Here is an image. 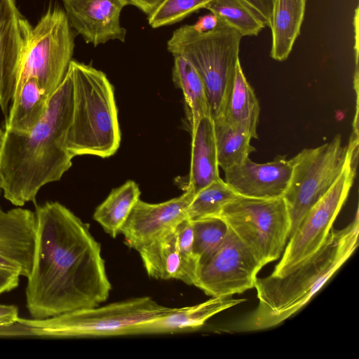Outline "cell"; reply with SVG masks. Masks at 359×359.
<instances>
[{"label": "cell", "instance_id": "obj_35", "mask_svg": "<svg viewBox=\"0 0 359 359\" xmlns=\"http://www.w3.org/2000/svg\"><path fill=\"white\" fill-rule=\"evenodd\" d=\"M353 27L355 33V64L358 67V7L355 8L354 18H353Z\"/></svg>", "mask_w": 359, "mask_h": 359}, {"label": "cell", "instance_id": "obj_9", "mask_svg": "<svg viewBox=\"0 0 359 359\" xmlns=\"http://www.w3.org/2000/svg\"><path fill=\"white\" fill-rule=\"evenodd\" d=\"M74 38L64 9L50 6L33 27L13 100L25 81L32 77L37 79L50 100L62 83L72 60Z\"/></svg>", "mask_w": 359, "mask_h": 359}, {"label": "cell", "instance_id": "obj_28", "mask_svg": "<svg viewBox=\"0 0 359 359\" xmlns=\"http://www.w3.org/2000/svg\"><path fill=\"white\" fill-rule=\"evenodd\" d=\"M194 229V253L199 265L208 259L222 244L229 227L219 217L191 219Z\"/></svg>", "mask_w": 359, "mask_h": 359}, {"label": "cell", "instance_id": "obj_8", "mask_svg": "<svg viewBox=\"0 0 359 359\" xmlns=\"http://www.w3.org/2000/svg\"><path fill=\"white\" fill-rule=\"evenodd\" d=\"M217 217L262 266L280 257L290 235V218L283 197L264 199L237 195Z\"/></svg>", "mask_w": 359, "mask_h": 359}, {"label": "cell", "instance_id": "obj_14", "mask_svg": "<svg viewBox=\"0 0 359 359\" xmlns=\"http://www.w3.org/2000/svg\"><path fill=\"white\" fill-rule=\"evenodd\" d=\"M69 23L88 43L94 46L110 40L124 42L126 30L121 25L126 0H62Z\"/></svg>", "mask_w": 359, "mask_h": 359}, {"label": "cell", "instance_id": "obj_21", "mask_svg": "<svg viewBox=\"0 0 359 359\" xmlns=\"http://www.w3.org/2000/svg\"><path fill=\"white\" fill-rule=\"evenodd\" d=\"M50 100L36 78L27 79L13 100L4 130L26 133L44 116Z\"/></svg>", "mask_w": 359, "mask_h": 359}, {"label": "cell", "instance_id": "obj_31", "mask_svg": "<svg viewBox=\"0 0 359 359\" xmlns=\"http://www.w3.org/2000/svg\"><path fill=\"white\" fill-rule=\"evenodd\" d=\"M20 276L11 271L0 268V295L16 288Z\"/></svg>", "mask_w": 359, "mask_h": 359}, {"label": "cell", "instance_id": "obj_5", "mask_svg": "<svg viewBox=\"0 0 359 359\" xmlns=\"http://www.w3.org/2000/svg\"><path fill=\"white\" fill-rule=\"evenodd\" d=\"M172 309L150 297H142L44 319L19 318L10 327V334L51 338L129 335L134 327L161 317Z\"/></svg>", "mask_w": 359, "mask_h": 359}, {"label": "cell", "instance_id": "obj_23", "mask_svg": "<svg viewBox=\"0 0 359 359\" xmlns=\"http://www.w3.org/2000/svg\"><path fill=\"white\" fill-rule=\"evenodd\" d=\"M140 190L137 184L128 180L114 189L106 199L99 205L93 214V219L104 231L116 238L128 218L133 208L140 200Z\"/></svg>", "mask_w": 359, "mask_h": 359}, {"label": "cell", "instance_id": "obj_36", "mask_svg": "<svg viewBox=\"0 0 359 359\" xmlns=\"http://www.w3.org/2000/svg\"><path fill=\"white\" fill-rule=\"evenodd\" d=\"M255 10L259 11L264 6L266 0H243Z\"/></svg>", "mask_w": 359, "mask_h": 359}, {"label": "cell", "instance_id": "obj_29", "mask_svg": "<svg viewBox=\"0 0 359 359\" xmlns=\"http://www.w3.org/2000/svg\"><path fill=\"white\" fill-rule=\"evenodd\" d=\"M212 0H163L148 16L153 28L175 24L199 9L205 8Z\"/></svg>", "mask_w": 359, "mask_h": 359}, {"label": "cell", "instance_id": "obj_27", "mask_svg": "<svg viewBox=\"0 0 359 359\" xmlns=\"http://www.w3.org/2000/svg\"><path fill=\"white\" fill-rule=\"evenodd\" d=\"M237 194L220 177L196 193L187 210V217L195 219L218 216Z\"/></svg>", "mask_w": 359, "mask_h": 359}, {"label": "cell", "instance_id": "obj_24", "mask_svg": "<svg viewBox=\"0 0 359 359\" xmlns=\"http://www.w3.org/2000/svg\"><path fill=\"white\" fill-rule=\"evenodd\" d=\"M172 76L175 85L182 90L189 111L192 131L202 118L211 117L204 83L193 65L180 55L174 56Z\"/></svg>", "mask_w": 359, "mask_h": 359}, {"label": "cell", "instance_id": "obj_17", "mask_svg": "<svg viewBox=\"0 0 359 359\" xmlns=\"http://www.w3.org/2000/svg\"><path fill=\"white\" fill-rule=\"evenodd\" d=\"M137 251L149 276L161 280L175 279L194 285L198 263L182 252L176 240L175 228Z\"/></svg>", "mask_w": 359, "mask_h": 359}, {"label": "cell", "instance_id": "obj_15", "mask_svg": "<svg viewBox=\"0 0 359 359\" xmlns=\"http://www.w3.org/2000/svg\"><path fill=\"white\" fill-rule=\"evenodd\" d=\"M225 182L239 196L255 198L283 197L292 173L291 160L277 156L272 161L257 163L250 158L225 171Z\"/></svg>", "mask_w": 359, "mask_h": 359}, {"label": "cell", "instance_id": "obj_37", "mask_svg": "<svg viewBox=\"0 0 359 359\" xmlns=\"http://www.w3.org/2000/svg\"><path fill=\"white\" fill-rule=\"evenodd\" d=\"M4 135V130H2L0 128V161H1V152ZM1 191H2V189H1V168H0V193H1Z\"/></svg>", "mask_w": 359, "mask_h": 359}, {"label": "cell", "instance_id": "obj_7", "mask_svg": "<svg viewBox=\"0 0 359 359\" xmlns=\"http://www.w3.org/2000/svg\"><path fill=\"white\" fill-rule=\"evenodd\" d=\"M358 140L342 145L340 135L315 148L304 149L291 160L292 173L283 196L290 218V235L309 210L326 194L347 164L358 161ZM290 238V237H289Z\"/></svg>", "mask_w": 359, "mask_h": 359}, {"label": "cell", "instance_id": "obj_33", "mask_svg": "<svg viewBox=\"0 0 359 359\" xmlns=\"http://www.w3.org/2000/svg\"><path fill=\"white\" fill-rule=\"evenodd\" d=\"M217 17L214 13H210L201 16L192 26L196 31L202 33L212 30L217 25Z\"/></svg>", "mask_w": 359, "mask_h": 359}, {"label": "cell", "instance_id": "obj_26", "mask_svg": "<svg viewBox=\"0 0 359 359\" xmlns=\"http://www.w3.org/2000/svg\"><path fill=\"white\" fill-rule=\"evenodd\" d=\"M205 8L242 36H257L267 26L262 16L243 0H212Z\"/></svg>", "mask_w": 359, "mask_h": 359}, {"label": "cell", "instance_id": "obj_1", "mask_svg": "<svg viewBox=\"0 0 359 359\" xmlns=\"http://www.w3.org/2000/svg\"><path fill=\"white\" fill-rule=\"evenodd\" d=\"M36 238L25 290L34 319L99 306L109 295L101 245L89 226L57 201L36 205Z\"/></svg>", "mask_w": 359, "mask_h": 359}, {"label": "cell", "instance_id": "obj_2", "mask_svg": "<svg viewBox=\"0 0 359 359\" xmlns=\"http://www.w3.org/2000/svg\"><path fill=\"white\" fill-rule=\"evenodd\" d=\"M74 109L71 72L51 96L41 121L31 130H4L1 152V189L13 205L35 201L46 184L59 181L72 166L67 149V133Z\"/></svg>", "mask_w": 359, "mask_h": 359}, {"label": "cell", "instance_id": "obj_10", "mask_svg": "<svg viewBox=\"0 0 359 359\" xmlns=\"http://www.w3.org/2000/svg\"><path fill=\"white\" fill-rule=\"evenodd\" d=\"M358 161L351 160L326 194L309 210L290 236L273 275L281 276L311 255L325 242L353 184Z\"/></svg>", "mask_w": 359, "mask_h": 359}, {"label": "cell", "instance_id": "obj_18", "mask_svg": "<svg viewBox=\"0 0 359 359\" xmlns=\"http://www.w3.org/2000/svg\"><path fill=\"white\" fill-rule=\"evenodd\" d=\"M232 296L212 297L202 303L173 308L168 313L134 327L129 335L167 334L196 330L215 315L245 302Z\"/></svg>", "mask_w": 359, "mask_h": 359}, {"label": "cell", "instance_id": "obj_19", "mask_svg": "<svg viewBox=\"0 0 359 359\" xmlns=\"http://www.w3.org/2000/svg\"><path fill=\"white\" fill-rule=\"evenodd\" d=\"M219 177L213 120L205 116L191 131L190 172L185 190L195 195Z\"/></svg>", "mask_w": 359, "mask_h": 359}, {"label": "cell", "instance_id": "obj_12", "mask_svg": "<svg viewBox=\"0 0 359 359\" xmlns=\"http://www.w3.org/2000/svg\"><path fill=\"white\" fill-rule=\"evenodd\" d=\"M32 29L16 0H0V108L6 120Z\"/></svg>", "mask_w": 359, "mask_h": 359}, {"label": "cell", "instance_id": "obj_6", "mask_svg": "<svg viewBox=\"0 0 359 359\" xmlns=\"http://www.w3.org/2000/svg\"><path fill=\"white\" fill-rule=\"evenodd\" d=\"M241 34L218 20L208 32H198L192 25L175 30L167 49L187 59L197 70L205 86L212 118L223 115L239 60Z\"/></svg>", "mask_w": 359, "mask_h": 359}, {"label": "cell", "instance_id": "obj_20", "mask_svg": "<svg viewBox=\"0 0 359 359\" xmlns=\"http://www.w3.org/2000/svg\"><path fill=\"white\" fill-rule=\"evenodd\" d=\"M306 0H272L269 25L271 29V57L285 60L300 34Z\"/></svg>", "mask_w": 359, "mask_h": 359}, {"label": "cell", "instance_id": "obj_22", "mask_svg": "<svg viewBox=\"0 0 359 359\" xmlns=\"http://www.w3.org/2000/svg\"><path fill=\"white\" fill-rule=\"evenodd\" d=\"M260 107L252 88L248 82L238 62L231 90L224 111V117L233 126L258 138L257 126Z\"/></svg>", "mask_w": 359, "mask_h": 359}, {"label": "cell", "instance_id": "obj_3", "mask_svg": "<svg viewBox=\"0 0 359 359\" xmlns=\"http://www.w3.org/2000/svg\"><path fill=\"white\" fill-rule=\"evenodd\" d=\"M359 218L344 228L332 229L311 255L281 276L256 278L257 306L227 330L251 332L278 325L303 308L354 253L358 246Z\"/></svg>", "mask_w": 359, "mask_h": 359}, {"label": "cell", "instance_id": "obj_34", "mask_svg": "<svg viewBox=\"0 0 359 359\" xmlns=\"http://www.w3.org/2000/svg\"><path fill=\"white\" fill-rule=\"evenodd\" d=\"M128 5H133L144 13L150 15L163 0H126Z\"/></svg>", "mask_w": 359, "mask_h": 359}, {"label": "cell", "instance_id": "obj_13", "mask_svg": "<svg viewBox=\"0 0 359 359\" xmlns=\"http://www.w3.org/2000/svg\"><path fill=\"white\" fill-rule=\"evenodd\" d=\"M194 196L186 189L180 196L159 203L139 200L121 230L126 245L137 250L175 228L188 218L187 210Z\"/></svg>", "mask_w": 359, "mask_h": 359}, {"label": "cell", "instance_id": "obj_30", "mask_svg": "<svg viewBox=\"0 0 359 359\" xmlns=\"http://www.w3.org/2000/svg\"><path fill=\"white\" fill-rule=\"evenodd\" d=\"M175 233L182 252L188 258L198 263L194 253V233L191 220L186 218L180 222L175 228Z\"/></svg>", "mask_w": 359, "mask_h": 359}, {"label": "cell", "instance_id": "obj_11", "mask_svg": "<svg viewBox=\"0 0 359 359\" xmlns=\"http://www.w3.org/2000/svg\"><path fill=\"white\" fill-rule=\"evenodd\" d=\"M262 265L229 228L217 250L199 265L194 286L210 297L241 294L255 288Z\"/></svg>", "mask_w": 359, "mask_h": 359}, {"label": "cell", "instance_id": "obj_16", "mask_svg": "<svg viewBox=\"0 0 359 359\" xmlns=\"http://www.w3.org/2000/svg\"><path fill=\"white\" fill-rule=\"evenodd\" d=\"M36 238L35 212L22 208L4 211L0 205V268L27 278Z\"/></svg>", "mask_w": 359, "mask_h": 359}, {"label": "cell", "instance_id": "obj_4", "mask_svg": "<svg viewBox=\"0 0 359 359\" xmlns=\"http://www.w3.org/2000/svg\"><path fill=\"white\" fill-rule=\"evenodd\" d=\"M69 69L74 88V109L66 145L70 156L107 158L121 143L114 86L106 74L72 60Z\"/></svg>", "mask_w": 359, "mask_h": 359}, {"label": "cell", "instance_id": "obj_32", "mask_svg": "<svg viewBox=\"0 0 359 359\" xmlns=\"http://www.w3.org/2000/svg\"><path fill=\"white\" fill-rule=\"evenodd\" d=\"M19 318L18 309L14 305L0 304V328L15 323Z\"/></svg>", "mask_w": 359, "mask_h": 359}, {"label": "cell", "instance_id": "obj_25", "mask_svg": "<svg viewBox=\"0 0 359 359\" xmlns=\"http://www.w3.org/2000/svg\"><path fill=\"white\" fill-rule=\"evenodd\" d=\"M212 120L218 165L225 172L249 158L255 148L250 135L231 126L224 116Z\"/></svg>", "mask_w": 359, "mask_h": 359}]
</instances>
